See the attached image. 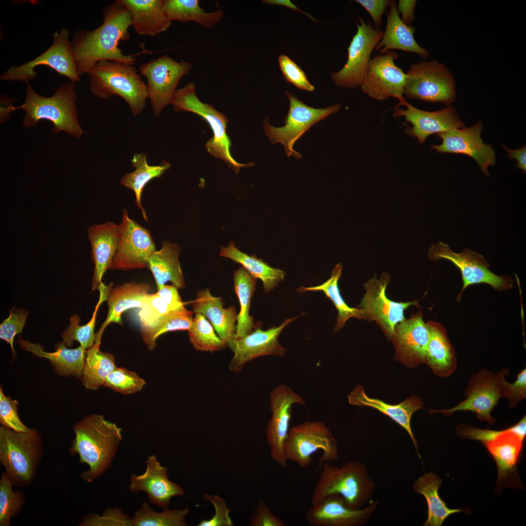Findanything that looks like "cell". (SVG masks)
Here are the masks:
<instances>
[{
    "mask_svg": "<svg viewBox=\"0 0 526 526\" xmlns=\"http://www.w3.org/2000/svg\"><path fill=\"white\" fill-rule=\"evenodd\" d=\"M192 68V64L188 61H177L166 55L140 66V75L147 79L149 98L155 116H159L166 106L172 104L180 81Z\"/></svg>",
    "mask_w": 526,
    "mask_h": 526,
    "instance_id": "cell-12",
    "label": "cell"
},
{
    "mask_svg": "<svg viewBox=\"0 0 526 526\" xmlns=\"http://www.w3.org/2000/svg\"><path fill=\"white\" fill-rule=\"evenodd\" d=\"M188 331L189 341L197 350L213 352L226 346L209 320L200 313L195 314Z\"/></svg>",
    "mask_w": 526,
    "mask_h": 526,
    "instance_id": "cell-46",
    "label": "cell"
},
{
    "mask_svg": "<svg viewBox=\"0 0 526 526\" xmlns=\"http://www.w3.org/2000/svg\"><path fill=\"white\" fill-rule=\"evenodd\" d=\"M465 395L466 398L457 405L443 410H432L430 413H441L450 416L456 412L470 411L475 413L478 419L488 424H494L496 420L491 413L501 397L499 372L493 374L482 369L470 378Z\"/></svg>",
    "mask_w": 526,
    "mask_h": 526,
    "instance_id": "cell-20",
    "label": "cell"
},
{
    "mask_svg": "<svg viewBox=\"0 0 526 526\" xmlns=\"http://www.w3.org/2000/svg\"><path fill=\"white\" fill-rule=\"evenodd\" d=\"M17 343L34 355L47 358L60 374L81 378L86 351L81 346L69 349L61 342L57 343L55 352H48L39 344L24 340L21 337H19Z\"/></svg>",
    "mask_w": 526,
    "mask_h": 526,
    "instance_id": "cell-34",
    "label": "cell"
},
{
    "mask_svg": "<svg viewBox=\"0 0 526 526\" xmlns=\"http://www.w3.org/2000/svg\"><path fill=\"white\" fill-rule=\"evenodd\" d=\"M178 307L171 304L156 293L148 294L138 313L141 325L148 326Z\"/></svg>",
    "mask_w": 526,
    "mask_h": 526,
    "instance_id": "cell-49",
    "label": "cell"
},
{
    "mask_svg": "<svg viewBox=\"0 0 526 526\" xmlns=\"http://www.w3.org/2000/svg\"><path fill=\"white\" fill-rule=\"evenodd\" d=\"M172 104L175 111L195 113L207 122L213 132L212 137L206 144V149L210 155L223 160L236 173L242 167L253 165L252 163H240L231 156V141L226 133L228 121L225 115L210 104L203 103L199 99L193 82L177 89Z\"/></svg>",
    "mask_w": 526,
    "mask_h": 526,
    "instance_id": "cell-7",
    "label": "cell"
},
{
    "mask_svg": "<svg viewBox=\"0 0 526 526\" xmlns=\"http://www.w3.org/2000/svg\"><path fill=\"white\" fill-rule=\"evenodd\" d=\"M269 399L272 416L266 431L267 442L270 448L271 458L281 467L285 468L287 459L284 446L290 430L292 407L295 404L305 405V403L292 388L283 384L271 391Z\"/></svg>",
    "mask_w": 526,
    "mask_h": 526,
    "instance_id": "cell-19",
    "label": "cell"
},
{
    "mask_svg": "<svg viewBox=\"0 0 526 526\" xmlns=\"http://www.w3.org/2000/svg\"><path fill=\"white\" fill-rule=\"evenodd\" d=\"M147 155L144 153H135L131 160L135 170L126 174L120 183L132 190L135 196V204L141 211L144 219L148 221L146 212L141 204V196L144 188L151 180L161 176L171 167L169 162L163 161L159 165H150L147 161Z\"/></svg>",
    "mask_w": 526,
    "mask_h": 526,
    "instance_id": "cell-38",
    "label": "cell"
},
{
    "mask_svg": "<svg viewBox=\"0 0 526 526\" xmlns=\"http://www.w3.org/2000/svg\"><path fill=\"white\" fill-rule=\"evenodd\" d=\"M249 526H286L287 525L270 511L265 501L261 500L257 503L250 517Z\"/></svg>",
    "mask_w": 526,
    "mask_h": 526,
    "instance_id": "cell-56",
    "label": "cell"
},
{
    "mask_svg": "<svg viewBox=\"0 0 526 526\" xmlns=\"http://www.w3.org/2000/svg\"><path fill=\"white\" fill-rule=\"evenodd\" d=\"M427 323L430 336L425 363L436 375L449 376L456 369L457 358L446 330L441 324L434 321H429Z\"/></svg>",
    "mask_w": 526,
    "mask_h": 526,
    "instance_id": "cell-33",
    "label": "cell"
},
{
    "mask_svg": "<svg viewBox=\"0 0 526 526\" xmlns=\"http://www.w3.org/2000/svg\"><path fill=\"white\" fill-rule=\"evenodd\" d=\"M416 2L415 0H399L397 2V11L399 14H401L402 21L407 25H410L415 19L414 13Z\"/></svg>",
    "mask_w": 526,
    "mask_h": 526,
    "instance_id": "cell-59",
    "label": "cell"
},
{
    "mask_svg": "<svg viewBox=\"0 0 526 526\" xmlns=\"http://www.w3.org/2000/svg\"><path fill=\"white\" fill-rule=\"evenodd\" d=\"M262 3L268 4L278 5L285 6L292 9L296 12H301L303 14L309 17L314 21H315V20L312 17L311 15L301 10L289 0H264L262 1Z\"/></svg>",
    "mask_w": 526,
    "mask_h": 526,
    "instance_id": "cell-62",
    "label": "cell"
},
{
    "mask_svg": "<svg viewBox=\"0 0 526 526\" xmlns=\"http://www.w3.org/2000/svg\"><path fill=\"white\" fill-rule=\"evenodd\" d=\"M279 65L285 81L290 83L300 89L309 92L315 90V87L308 80L305 73L294 61L284 55L278 57Z\"/></svg>",
    "mask_w": 526,
    "mask_h": 526,
    "instance_id": "cell-52",
    "label": "cell"
},
{
    "mask_svg": "<svg viewBox=\"0 0 526 526\" xmlns=\"http://www.w3.org/2000/svg\"><path fill=\"white\" fill-rule=\"evenodd\" d=\"M73 429L75 436L69 451L89 466L80 477L92 483L111 467L122 440V429L103 415L91 414L76 422Z\"/></svg>",
    "mask_w": 526,
    "mask_h": 526,
    "instance_id": "cell-2",
    "label": "cell"
},
{
    "mask_svg": "<svg viewBox=\"0 0 526 526\" xmlns=\"http://www.w3.org/2000/svg\"><path fill=\"white\" fill-rule=\"evenodd\" d=\"M357 31L348 50V58L344 66L331 77L338 86L345 88L360 87L366 74L371 54L381 40L383 31L374 28L362 17L359 18Z\"/></svg>",
    "mask_w": 526,
    "mask_h": 526,
    "instance_id": "cell-14",
    "label": "cell"
},
{
    "mask_svg": "<svg viewBox=\"0 0 526 526\" xmlns=\"http://www.w3.org/2000/svg\"><path fill=\"white\" fill-rule=\"evenodd\" d=\"M146 463L143 474H131L130 491H144L151 504L164 508L168 507L172 497L185 495L182 488L169 479L168 469L161 465L155 455H149Z\"/></svg>",
    "mask_w": 526,
    "mask_h": 526,
    "instance_id": "cell-26",
    "label": "cell"
},
{
    "mask_svg": "<svg viewBox=\"0 0 526 526\" xmlns=\"http://www.w3.org/2000/svg\"><path fill=\"white\" fill-rule=\"evenodd\" d=\"M319 450L322 452L319 467L325 462L338 459L336 440L323 422L306 421L290 429L284 446L287 460L306 468L311 463L312 455Z\"/></svg>",
    "mask_w": 526,
    "mask_h": 526,
    "instance_id": "cell-9",
    "label": "cell"
},
{
    "mask_svg": "<svg viewBox=\"0 0 526 526\" xmlns=\"http://www.w3.org/2000/svg\"><path fill=\"white\" fill-rule=\"evenodd\" d=\"M298 317L287 319L280 325L265 330L257 327L242 337H234L226 343V346L233 353L228 369L238 373L248 362L257 357L268 355L284 356L286 350L279 342V336L283 329Z\"/></svg>",
    "mask_w": 526,
    "mask_h": 526,
    "instance_id": "cell-21",
    "label": "cell"
},
{
    "mask_svg": "<svg viewBox=\"0 0 526 526\" xmlns=\"http://www.w3.org/2000/svg\"><path fill=\"white\" fill-rule=\"evenodd\" d=\"M43 453L42 439L37 430L17 432L0 427V463L13 486L26 487L34 482Z\"/></svg>",
    "mask_w": 526,
    "mask_h": 526,
    "instance_id": "cell-6",
    "label": "cell"
},
{
    "mask_svg": "<svg viewBox=\"0 0 526 526\" xmlns=\"http://www.w3.org/2000/svg\"><path fill=\"white\" fill-rule=\"evenodd\" d=\"M188 507L184 509L165 508L161 512L153 510L148 502H144L132 518V526H185Z\"/></svg>",
    "mask_w": 526,
    "mask_h": 526,
    "instance_id": "cell-45",
    "label": "cell"
},
{
    "mask_svg": "<svg viewBox=\"0 0 526 526\" xmlns=\"http://www.w3.org/2000/svg\"><path fill=\"white\" fill-rule=\"evenodd\" d=\"M53 38V44L44 52L25 64L11 67L0 76V80L29 82L37 76L35 69L44 65L69 78L71 82L79 81L76 60L69 40V30L63 28L56 32Z\"/></svg>",
    "mask_w": 526,
    "mask_h": 526,
    "instance_id": "cell-13",
    "label": "cell"
},
{
    "mask_svg": "<svg viewBox=\"0 0 526 526\" xmlns=\"http://www.w3.org/2000/svg\"><path fill=\"white\" fill-rule=\"evenodd\" d=\"M19 402L5 396L0 388V422L1 425L17 432H26L30 428L23 424L18 413Z\"/></svg>",
    "mask_w": 526,
    "mask_h": 526,
    "instance_id": "cell-54",
    "label": "cell"
},
{
    "mask_svg": "<svg viewBox=\"0 0 526 526\" xmlns=\"http://www.w3.org/2000/svg\"><path fill=\"white\" fill-rule=\"evenodd\" d=\"M120 234V225L112 222L94 225L88 229L94 265L92 279L93 290L98 289L105 272L109 269L118 247Z\"/></svg>",
    "mask_w": 526,
    "mask_h": 526,
    "instance_id": "cell-27",
    "label": "cell"
},
{
    "mask_svg": "<svg viewBox=\"0 0 526 526\" xmlns=\"http://www.w3.org/2000/svg\"><path fill=\"white\" fill-rule=\"evenodd\" d=\"M428 256L432 261L448 260L459 269L463 286L457 296L458 301L464 291L472 285L486 283L501 292L513 288V281L510 276L494 274L490 270L489 263L486 258L470 249L465 248L460 253H456L447 244L439 242L431 247Z\"/></svg>",
    "mask_w": 526,
    "mask_h": 526,
    "instance_id": "cell-11",
    "label": "cell"
},
{
    "mask_svg": "<svg viewBox=\"0 0 526 526\" xmlns=\"http://www.w3.org/2000/svg\"><path fill=\"white\" fill-rule=\"evenodd\" d=\"M311 496L314 505L327 496L338 494L346 505L355 509L364 507L371 500L376 488L366 466L357 461H349L341 467L325 462Z\"/></svg>",
    "mask_w": 526,
    "mask_h": 526,
    "instance_id": "cell-5",
    "label": "cell"
},
{
    "mask_svg": "<svg viewBox=\"0 0 526 526\" xmlns=\"http://www.w3.org/2000/svg\"><path fill=\"white\" fill-rule=\"evenodd\" d=\"M526 435V418L503 430L494 439L484 446L494 458L497 468V488L520 487L517 466Z\"/></svg>",
    "mask_w": 526,
    "mask_h": 526,
    "instance_id": "cell-16",
    "label": "cell"
},
{
    "mask_svg": "<svg viewBox=\"0 0 526 526\" xmlns=\"http://www.w3.org/2000/svg\"><path fill=\"white\" fill-rule=\"evenodd\" d=\"M79 526H132V518L118 508H106L102 515L89 514L78 523Z\"/></svg>",
    "mask_w": 526,
    "mask_h": 526,
    "instance_id": "cell-51",
    "label": "cell"
},
{
    "mask_svg": "<svg viewBox=\"0 0 526 526\" xmlns=\"http://www.w3.org/2000/svg\"><path fill=\"white\" fill-rule=\"evenodd\" d=\"M90 91L94 95L108 99L117 95L137 115L149 98L147 84L132 65L113 60H101L89 70Z\"/></svg>",
    "mask_w": 526,
    "mask_h": 526,
    "instance_id": "cell-4",
    "label": "cell"
},
{
    "mask_svg": "<svg viewBox=\"0 0 526 526\" xmlns=\"http://www.w3.org/2000/svg\"><path fill=\"white\" fill-rule=\"evenodd\" d=\"M220 255L241 264L253 277L261 280L265 293L274 289L284 279V271L273 268L262 259L242 252L233 242L226 247H221Z\"/></svg>",
    "mask_w": 526,
    "mask_h": 526,
    "instance_id": "cell-37",
    "label": "cell"
},
{
    "mask_svg": "<svg viewBox=\"0 0 526 526\" xmlns=\"http://www.w3.org/2000/svg\"><path fill=\"white\" fill-rule=\"evenodd\" d=\"M348 400L352 405L369 407L390 417L407 432L418 452L417 442L411 428V419L414 412L423 408L420 398L412 396L398 404H389L380 399L369 397L363 387L358 386L350 393Z\"/></svg>",
    "mask_w": 526,
    "mask_h": 526,
    "instance_id": "cell-28",
    "label": "cell"
},
{
    "mask_svg": "<svg viewBox=\"0 0 526 526\" xmlns=\"http://www.w3.org/2000/svg\"><path fill=\"white\" fill-rule=\"evenodd\" d=\"M28 312L25 309L10 310V315L0 325V338L10 346L13 355H15L14 340L15 336L22 332L25 324Z\"/></svg>",
    "mask_w": 526,
    "mask_h": 526,
    "instance_id": "cell-53",
    "label": "cell"
},
{
    "mask_svg": "<svg viewBox=\"0 0 526 526\" xmlns=\"http://www.w3.org/2000/svg\"><path fill=\"white\" fill-rule=\"evenodd\" d=\"M101 342H94L86 353L81 380L85 387L96 390L103 386L105 379L116 367L113 356L100 350Z\"/></svg>",
    "mask_w": 526,
    "mask_h": 526,
    "instance_id": "cell-41",
    "label": "cell"
},
{
    "mask_svg": "<svg viewBox=\"0 0 526 526\" xmlns=\"http://www.w3.org/2000/svg\"><path fill=\"white\" fill-rule=\"evenodd\" d=\"M506 150L507 157L512 160L515 159L517 161L516 168L521 169L523 173L526 172V145L517 150H511L506 146L503 145Z\"/></svg>",
    "mask_w": 526,
    "mask_h": 526,
    "instance_id": "cell-61",
    "label": "cell"
},
{
    "mask_svg": "<svg viewBox=\"0 0 526 526\" xmlns=\"http://www.w3.org/2000/svg\"><path fill=\"white\" fill-rule=\"evenodd\" d=\"M456 430L461 437L478 440L483 445L494 439L503 431L479 429L466 423L460 424Z\"/></svg>",
    "mask_w": 526,
    "mask_h": 526,
    "instance_id": "cell-57",
    "label": "cell"
},
{
    "mask_svg": "<svg viewBox=\"0 0 526 526\" xmlns=\"http://www.w3.org/2000/svg\"><path fill=\"white\" fill-rule=\"evenodd\" d=\"M508 373V370L506 368L499 371L501 397L507 400L509 408H514L526 398V369H523L518 374L513 383L508 382L505 379V376Z\"/></svg>",
    "mask_w": 526,
    "mask_h": 526,
    "instance_id": "cell-50",
    "label": "cell"
},
{
    "mask_svg": "<svg viewBox=\"0 0 526 526\" xmlns=\"http://www.w3.org/2000/svg\"><path fill=\"white\" fill-rule=\"evenodd\" d=\"M483 123L479 121L473 126L454 129L436 134L442 139L440 145H432V149L437 152L463 154L473 158L481 171L488 177V168L496 162L491 145L485 144L481 137Z\"/></svg>",
    "mask_w": 526,
    "mask_h": 526,
    "instance_id": "cell-22",
    "label": "cell"
},
{
    "mask_svg": "<svg viewBox=\"0 0 526 526\" xmlns=\"http://www.w3.org/2000/svg\"><path fill=\"white\" fill-rule=\"evenodd\" d=\"M204 498L210 502L215 508V514L208 520H202L198 526H232L233 524L229 516L231 509L226 506L225 500L219 495L212 496L204 494Z\"/></svg>",
    "mask_w": 526,
    "mask_h": 526,
    "instance_id": "cell-55",
    "label": "cell"
},
{
    "mask_svg": "<svg viewBox=\"0 0 526 526\" xmlns=\"http://www.w3.org/2000/svg\"><path fill=\"white\" fill-rule=\"evenodd\" d=\"M234 286L239 299L240 311L237 315V324L234 337H242L252 331L254 319L249 315L251 298L255 292L256 281L245 268L240 266L233 273Z\"/></svg>",
    "mask_w": 526,
    "mask_h": 526,
    "instance_id": "cell-40",
    "label": "cell"
},
{
    "mask_svg": "<svg viewBox=\"0 0 526 526\" xmlns=\"http://www.w3.org/2000/svg\"><path fill=\"white\" fill-rule=\"evenodd\" d=\"M150 289V286L147 283L131 282L115 287H113L112 283H110L106 300L108 306L107 316L95 334V341L101 342L103 332L110 323L121 324V315L126 310L141 308Z\"/></svg>",
    "mask_w": 526,
    "mask_h": 526,
    "instance_id": "cell-29",
    "label": "cell"
},
{
    "mask_svg": "<svg viewBox=\"0 0 526 526\" xmlns=\"http://www.w3.org/2000/svg\"><path fill=\"white\" fill-rule=\"evenodd\" d=\"M390 279L383 273L364 284L366 292L357 306L363 313L364 319L375 321L387 338L391 340L395 326L405 319L404 312L409 306H418V301L396 302L388 298L386 290Z\"/></svg>",
    "mask_w": 526,
    "mask_h": 526,
    "instance_id": "cell-15",
    "label": "cell"
},
{
    "mask_svg": "<svg viewBox=\"0 0 526 526\" xmlns=\"http://www.w3.org/2000/svg\"><path fill=\"white\" fill-rule=\"evenodd\" d=\"M109 288V284L106 285L102 282L99 285L98 288L99 291V300L93 316L87 323L79 325L80 318L77 314L71 317L70 325L61 335L62 342L66 346H71L75 341H77L80 346L85 350L94 345L95 339L94 326L97 311L102 302L107 300Z\"/></svg>",
    "mask_w": 526,
    "mask_h": 526,
    "instance_id": "cell-44",
    "label": "cell"
},
{
    "mask_svg": "<svg viewBox=\"0 0 526 526\" xmlns=\"http://www.w3.org/2000/svg\"><path fill=\"white\" fill-rule=\"evenodd\" d=\"M193 312L184 305L174 309L151 324L141 326V337L148 348L152 350L156 346V339L162 334L176 330H188L193 319Z\"/></svg>",
    "mask_w": 526,
    "mask_h": 526,
    "instance_id": "cell-43",
    "label": "cell"
},
{
    "mask_svg": "<svg viewBox=\"0 0 526 526\" xmlns=\"http://www.w3.org/2000/svg\"><path fill=\"white\" fill-rule=\"evenodd\" d=\"M103 21L93 30L77 31L70 41L76 60L79 75L87 73L101 60H113L132 65L134 56L146 53L127 55L119 47L121 41L130 38L129 28L132 26L129 11L122 0H116L103 11Z\"/></svg>",
    "mask_w": 526,
    "mask_h": 526,
    "instance_id": "cell-1",
    "label": "cell"
},
{
    "mask_svg": "<svg viewBox=\"0 0 526 526\" xmlns=\"http://www.w3.org/2000/svg\"><path fill=\"white\" fill-rule=\"evenodd\" d=\"M415 30L413 26L402 21L397 11L396 2L392 0L387 14L385 30L376 49L380 54L391 50H399L427 58L429 53L416 42L414 37Z\"/></svg>",
    "mask_w": 526,
    "mask_h": 526,
    "instance_id": "cell-30",
    "label": "cell"
},
{
    "mask_svg": "<svg viewBox=\"0 0 526 526\" xmlns=\"http://www.w3.org/2000/svg\"><path fill=\"white\" fill-rule=\"evenodd\" d=\"M342 265L337 264L331 272V277L320 285L305 287L301 286L298 289L299 292L320 291L323 292L334 304L338 311L337 324L334 331L342 328L346 321L351 318L364 319L363 313L359 308L349 307L342 298L338 287V282L341 274Z\"/></svg>",
    "mask_w": 526,
    "mask_h": 526,
    "instance_id": "cell-42",
    "label": "cell"
},
{
    "mask_svg": "<svg viewBox=\"0 0 526 526\" xmlns=\"http://www.w3.org/2000/svg\"><path fill=\"white\" fill-rule=\"evenodd\" d=\"M289 107L284 119V125L276 127L270 125L265 119L263 129L265 134L273 144L281 143L288 157L293 156L299 159L301 154L293 149L294 144L314 124L337 113L340 104H337L324 108H315L307 105L294 94L285 92Z\"/></svg>",
    "mask_w": 526,
    "mask_h": 526,
    "instance_id": "cell-10",
    "label": "cell"
},
{
    "mask_svg": "<svg viewBox=\"0 0 526 526\" xmlns=\"http://www.w3.org/2000/svg\"><path fill=\"white\" fill-rule=\"evenodd\" d=\"M156 293L171 304L180 307L184 305L177 288L174 285H164L160 288Z\"/></svg>",
    "mask_w": 526,
    "mask_h": 526,
    "instance_id": "cell-60",
    "label": "cell"
},
{
    "mask_svg": "<svg viewBox=\"0 0 526 526\" xmlns=\"http://www.w3.org/2000/svg\"><path fill=\"white\" fill-rule=\"evenodd\" d=\"M442 481L436 474L429 472L415 481L413 489L416 493L422 494L425 498L428 506V517L423 524L424 526H441L450 515L465 512L462 509L449 508L441 498L438 490Z\"/></svg>",
    "mask_w": 526,
    "mask_h": 526,
    "instance_id": "cell-36",
    "label": "cell"
},
{
    "mask_svg": "<svg viewBox=\"0 0 526 526\" xmlns=\"http://www.w3.org/2000/svg\"><path fill=\"white\" fill-rule=\"evenodd\" d=\"M180 250L177 244L164 241L160 249L154 251L150 257L147 267L151 272L158 290L168 282L177 288L185 287L179 260Z\"/></svg>",
    "mask_w": 526,
    "mask_h": 526,
    "instance_id": "cell-35",
    "label": "cell"
},
{
    "mask_svg": "<svg viewBox=\"0 0 526 526\" xmlns=\"http://www.w3.org/2000/svg\"><path fill=\"white\" fill-rule=\"evenodd\" d=\"M377 503L371 499L364 507L355 509L348 506L341 496L331 494L312 505L305 519L313 526H361L371 518Z\"/></svg>",
    "mask_w": 526,
    "mask_h": 526,
    "instance_id": "cell-23",
    "label": "cell"
},
{
    "mask_svg": "<svg viewBox=\"0 0 526 526\" xmlns=\"http://www.w3.org/2000/svg\"><path fill=\"white\" fill-rule=\"evenodd\" d=\"M398 54L389 51L371 58L366 74L360 87L370 97L383 101L391 97L402 103L407 74L396 66Z\"/></svg>",
    "mask_w": 526,
    "mask_h": 526,
    "instance_id": "cell-17",
    "label": "cell"
},
{
    "mask_svg": "<svg viewBox=\"0 0 526 526\" xmlns=\"http://www.w3.org/2000/svg\"><path fill=\"white\" fill-rule=\"evenodd\" d=\"M118 247L109 269L129 270L147 267L148 261L156 250L149 230L131 218L123 210Z\"/></svg>",
    "mask_w": 526,
    "mask_h": 526,
    "instance_id": "cell-18",
    "label": "cell"
},
{
    "mask_svg": "<svg viewBox=\"0 0 526 526\" xmlns=\"http://www.w3.org/2000/svg\"><path fill=\"white\" fill-rule=\"evenodd\" d=\"M13 484L5 472L0 478V526H10L11 519L19 513L26 501L24 493L12 489Z\"/></svg>",
    "mask_w": 526,
    "mask_h": 526,
    "instance_id": "cell-47",
    "label": "cell"
},
{
    "mask_svg": "<svg viewBox=\"0 0 526 526\" xmlns=\"http://www.w3.org/2000/svg\"><path fill=\"white\" fill-rule=\"evenodd\" d=\"M162 9L170 22H195L205 28H210L220 21L224 13L220 9L206 12L198 0H163Z\"/></svg>",
    "mask_w": 526,
    "mask_h": 526,
    "instance_id": "cell-39",
    "label": "cell"
},
{
    "mask_svg": "<svg viewBox=\"0 0 526 526\" xmlns=\"http://www.w3.org/2000/svg\"><path fill=\"white\" fill-rule=\"evenodd\" d=\"M397 105L404 106L406 108L402 109L396 106L394 116L403 117L406 121L412 124V126L406 128L405 132L409 136L416 137L421 144L431 135L465 127L455 109L450 106L437 111L429 112L419 109L407 101L399 102Z\"/></svg>",
    "mask_w": 526,
    "mask_h": 526,
    "instance_id": "cell-24",
    "label": "cell"
},
{
    "mask_svg": "<svg viewBox=\"0 0 526 526\" xmlns=\"http://www.w3.org/2000/svg\"><path fill=\"white\" fill-rule=\"evenodd\" d=\"M163 0H122L135 33L152 37L167 31L171 22L162 9Z\"/></svg>",
    "mask_w": 526,
    "mask_h": 526,
    "instance_id": "cell-32",
    "label": "cell"
},
{
    "mask_svg": "<svg viewBox=\"0 0 526 526\" xmlns=\"http://www.w3.org/2000/svg\"><path fill=\"white\" fill-rule=\"evenodd\" d=\"M391 1L390 0H355L368 12L377 29H379L380 26L382 16L387 8L389 7Z\"/></svg>",
    "mask_w": 526,
    "mask_h": 526,
    "instance_id": "cell-58",
    "label": "cell"
},
{
    "mask_svg": "<svg viewBox=\"0 0 526 526\" xmlns=\"http://www.w3.org/2000/svg\"><path fill=\"white\" fill-rule=\"evenodd\" d=\"M26 83L24 103L16 107L3 108L1 116L3 117L13 111L21 109L25 112L22 120L25 128L36 126L40 120H46L53 124L54 133L64 131L76 139L80 138L83 131L77 120L74 83L62 84L53 95L48 97L38 94L29 82Z\"/></svg>",
    "mask_w": 526,
    "mask_h": 526,
    "instance_id": "cell-3",
    "label": "cell"
},
{
    "mask_svg": "<svg viewBox=\"0 0 526 526\" xmlns=\"http://www.w3.org/2000/svg\"><path fill=\"white\" fill-rule=\"evenodd\" d=\"M404 89L407 97L450 106L456 98L453 75L436 60L412 64L408 69Z\"/></svg>",
    "mask_w": 526,
    "mask_h": 526,
    "instance_id": "cell-8",
    "label": "cell"
},
{
    "mask_svg": "<svg viewBox=\"0 0 526 526\" xmlns=\"http://www.w3.org/2000/svg\"><path fill=\"white\" fill-rule=\"evenodd\" d=\"M429 336L421 311L404 319L395 326L391 339L395 358L410 368L425 363Z\"/></svg>",
    "mask_w": 526,
    "mask_h": 526,
    "instance_id": "cell-25",
    "label": "cell"
},
{
    "mask_svg": "<svg viewBox=\"0 0 526 526\" xmlns=\"http://www.w3.org/2000/svg\"><path fill=\"white\" fill-rule=\"evenodd\" d=\"M146 384L135 372L116 367L107 376L103 386L123 394H130L140 391Z\"/></svg>",
    "mask_w": 526,
    "mask_h": 526,
    "instance_id": "cell-48",
    "label": "cell"
},
{
    "mask_svg": "<svg viewBox=\"0 0 526 526\" xmlns=\"http://www.w3.org/2000/svg\"><path fill=\"white\" fill-rule=\"evenodd\" d=\"M192 305L195 314L200 313L208 319L226 345L234 337L237 315L234 306L225 308L222 300L213 296L208 288L197 292Z\"/></svg>",
    "mask_w": 526,
    "mask_h": 526,
    "instance_id": "cell-31",
    "label": "cell"
}]
</instances>
